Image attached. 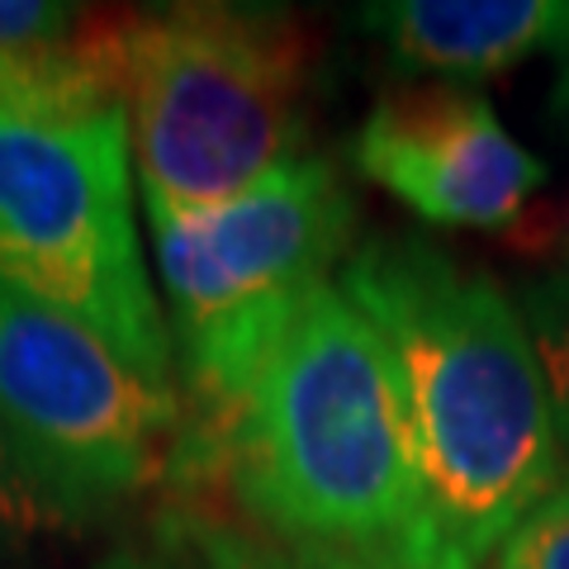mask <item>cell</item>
<instances>
[{
	"label": "cell",
	"instance_id": "cell-4",
	"mask_svg": "<svg viewBox=\"0 0 569 569\" xmlns=\"http://www.w3.org/2000/svg\"><path fill=\"white\" fill-rule=\"evenodd\" d=\"M351 228V190L328 157H295L238 200L152 228L194 422H219L247 395L295 309L328 284Z\"/></svg>",
	"mask_w": 569,
	"mask_h": 569
},
{
	"label": "cell",
	"instance_id": "cell-8",
	"mask_svg": "<svg viewBox=\"0 0 569 569\" xmlns=\"http://www.w3.org/2000/svg\"><path fill=\"white\" fill-rule=\"evenodd\" d=\"M0 110L58 129L119 114L110 14L0 0Z\"/></svg>",
	"mask_w": 569,
	"mask_h": 569
},
{
	"label": "cell",
	"instance_id": "cell-16",
	"mask_svg": "<svg viewBox=\"0 0 569 569\" xmlns=\"http://www.w3.org/2000/svg\"><path fill=\"white\" fill-rule=\"evenodd\" d=\"M527 242H560L565 252H569V204H565V213H560V219H550V223L541 228V233H531Z\"/></svg>",
	"mask_w": 569,
	"mask_h": 569
},
{
	"label": "cell",
	"instance_id": "cell-9",
	"mask_svg": "<svg viewBox=\"0 0 569 569\" xmlns=\"http://www.w3.org/2000/svg\"><path fill=\"white\" fill-rule=\"evenodd\" d=\"M403 67L441 77H489L537 52H569V0H389L366 6Z\"/></svg>",
	"mask_w": 569,
	"mask_h": 569
},
{
	"label": "cell",
	"instance_id": "cell-15",
	"mask_svg": "<svg viewBox=\"0 0 569 569\" xmlns=\"http://www.w3.org/2000/svg\"><path fill=\"white\" fill-rule=\"evenodd\" d=\"M550 110H556V119L569 129V52H565V67H560V77H556V96H550Z\"/></svg>",
	"mask_w": 569,
	"mask_h": 569
},
{
	"label": "cell",
	"instance_id": "cell-12",
	"mask_svg": "<svg viewBox=\"0 0 569 569\" xmlns=\"http://www.w3.org/2000/svg\"><path fill=\"white\" fill-rule=\"evenodd\" d=\"M200 546H204V569H376L356 556L299 550L284 541H247V537H233V531H213Z\"/></svg>",
	"mask_w": 569,
	"mask_h": 569
},
{
	"label": "cell",
	"instance_id": "cell-11",
	"mask_svg": "<svg viewBox=\"0 0 569 569\" xmlns=\"http://www.w3.org/2000/svg\"><path fill=\"white\" fill-rule=\"evenodd\" d=\"M0 522H10L14 531L71 527L67 512L58 508V498L43 489V479L33 475V466L20 456V447L10 441L6 427H0Z\"/></svg>",
	"mask_w": 569,
	"mask_h": 569
},
{
	"label": "cell",
	"instance_id": "cell-1",
	"mask_svg": "<svg viewBox=\"0 0 569 569\" xmlns=\"http://www.w3.org/2000/svg\"><path fill=\"white\" fill-rule=\"evenodd\" d=\"M337 290L395 356L413 432L418 503L395 569H485L565 475L518 299L422 238L361 242Z\"/></svg>",
	"mask_w": 569,
	"mask_h": 569
},
{
	"label": "cell",
	"instance_id": "cell-13",
	"mask_svg": "<svg viewBox=\"0 0 569 569\" xmlns=\"http://www.w3.org/2000/svg\"><path fill=\"white\" fill-rule=\"evenodd\" d=\"M493 569H569V485H560L512 531Z\"/></svg>",
	"mask_w": 569,
	"mask_h": 569
},
{
	"label": "cell",
	"instance_id": "cell-2",
	"mask_svg": "<svg viewBox=\"0 0 569 569\" xmlns=\"http://www.w3.org/2000/svg\"><path fill=\"white\" fill-rule=\"evenodd\" d=\"M171 475H228L271 541L395 569L418 503L395 356L337 284H318L247 395L186 427Z\"/></svg>",
	"mask_w": 569,
	"mask_h": 569
},
{
	"label": "cell",
	"instance_id": "cell-6",
	"mask_svg": "<svg viewBox=\"0 0 569 569\" xmlns=\"http://www.w3.org/2000/svg\"><path fill=\"white\" fill-rule=\"evenodd\" d=\"M0 427L77 527L167 475L190 422L176 385L0 284Z\"/></svg>",
	"mask_w": 569,
	"mask_h": 569
},
{
	"label": "cell",
	"instance_id": "cell-10",
	"mask_svg": "<svg viewBox=\"0 0 569 569\" xmlns=\"http://www.w3.org/2000/svg\"><path fill=\"white\" fill-rule=\"evenodd\" d=\"M518 313L527 323L531 351H537L550 418H556V437L569 466V266H556L550 276L531 280L518 299Z\"/></svg>",
	"mask_w": 569,
	"mask_h": 569
},
{
	"label": "cell",
	"instance_id": "cell-14",
	"mask_svg": "<svg viewBox=\"0 0 569 569\" xmlns=\"http://www.w3.org/2000/svg\"><path fill=\"white\" fill-rule=\"evenodd\" d=\"M96 569H181L171 556H148V550H114L110 560H100Z\"/></svg>",
	"mask_w": 569,
	"mask_h": 569
},
{
	"label": "cell",
	"instance_id": "cell-3",
	"mask_svg": "<svg viewBox=\"0 0 569 569\" xmlns=\"http://www.w3.org/2000/svg\"><path fill=\"white\" fill-rule=\"evenodd\" d=\"M110 39L152 228L305 157L318 58L290 10L181 0L110 14Z\"/></svg>",
	"mask_w": 569,
	"mask_h": 569
},
{
	"label": "cell",
	"instance_id": "cell-17",
	"mask_svg": "<svg viewBox=\"0 0 569 569\" xmlns=\"http://www.w3.org/2000/svg\"><path fill=\"white\" fill-rule=\"evenodd\" d=\"M20 537H24V531H14L10 522H0V565H6V556L20 546Z\"/></svg>",
	"mask_w": 569,
	"mask_h": 569
},
{
	"label": "cell",
	"instance_id": "cell-7",
	"mask_svg": "<svg viewBox=\"0 0 569 569\" xmlns=\"http://www.w3.org/2000/svg\"><path fill=\"white\" fill-rule=\"evenodd\" d=\"M356 171L441 228H512L546 181L485 96L413 86L385 96L351 142Z\"/></svg>",
	"mask_w": 569,
	"mask_h": 569
},
{
	"label": "cell",
	"instance_id": "cell-5",
	"mask_svg": "<svg viewBox=\"0 0 569 569\" xmlns=\"http://www.w3.org/2000/svg\"><path fill=\"white\" fill-rule=\"evenodd\" d=\"M129 119L33 123L0 110V284L100 332L171 385V332L133 223Z\"/></svg>",
	"mask_w": 569,
	"mask_h": 569
}]
</instances>
